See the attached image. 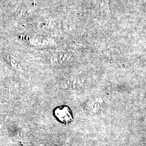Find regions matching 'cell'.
<instances>
[{"instance_id":"cell-1","label":"cell","mask_w":146,"mask_h":146,"mask_svg":"<svg viewBox=\"0 0 146 146\" xmlns=\"http://www.w3.org/2000/svg\"><path fill=\"white\" fill-rule=\"evenodd\" d=\"M27 41L32 46L41 48L54 47L56 45V41L51 37L42 35H29L27 37Z\"/></svg>"},{"instance_id":"cell-2","label":"cell","mask_w":146,"mask_h":146,"mask_svg":"<svg viewBox=\"0 0 146 146\" xmlns=\"http://www.w3.org/2000/svg\"><path fill=\"white\" fill-rule=\"evenodd\" d=\"M73 60V54L66 51L54 52L49 56V63L54 66L58 67L67 65Z\"/></svg>"}]
</instances>
